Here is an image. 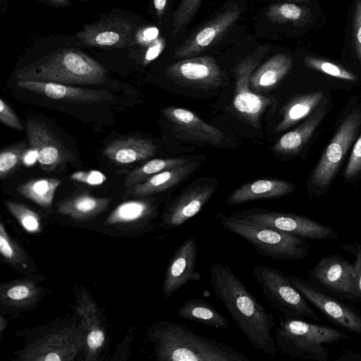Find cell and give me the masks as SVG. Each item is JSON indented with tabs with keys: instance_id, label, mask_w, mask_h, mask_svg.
Listing matches in <instances>:
<instances>
[{
	"instance_id": "obj_7",
	"label": "cell",
	"mask_w": 361,
	"mask_h": 361,
	"mask_svg": "<svg viewBox=\"0 0 361 361\" xmlns=\"http://www.w3.org/2000/svg\"><path fill=\"white\" fill-rule=\"evenodd\" d=\"M83 322L53 330L28 345L19 355L23 361H71L85 346Z\"/></svg>"
},
{
	"instance_id": "obj_6",
	"label": "cell",
	"mask_w": 361,
	"mask_h": 361,
	"mask_svg": "<svg viewBox=\"0 0 361 361\" xmlns=\"http://www.w3.org/2000/svg\"><path fill=\"white\" fill-rule=\"evenodd\" d=\"M251 271L266 300L284 318L316 322L322 321L310 302L282 271L264 264L255 265Z\"/></svg>"
},
{
	"instance_id": "obj_18",
	"label": "cell",
	"mask_w": 361,
	"mask_h": 361,
	"mask_svg": "<svg viewBox=\"0 0 361 361\" xmlns=\"http://www.w3.org/2000/svg\"><path fill=\"white\" fill-rule=\"evenodd\" d=\"M163 113L175 133L183 139L213 145L221 144L224 140V133L220 130L190 110L169 106L165 108Z\"/></svg>"
},
{
	"instance_id": "obj_22",
	"label": "cell",
	"mask_w": 361,
	"mask_h": 361,
	"mask_svg": "<svg viewBox=\"0 0 361 361\" xmlns=\"http://www.w3.org/2000/svg\"><path fill=\"white\" fill-rule=\"evenodd\" d=\"M294 190L295 186L287 181L260 179L237 188L228 197L226 204L235 205L258 199L279 197L291 193Z\"/></svg>"
},
{
	"instance_id": "obj_37",
	"label": "cell",
	"mask_w": 361,
	"mask_h": 361,
	"mask_svg": "<svg viewBox=\"0 0 361 361\" xmlns=\"http://www.w3.org/2000/svg\"><path fill=\"white\" fill-rule=\"evenodd\" d=\"M204 0H180L172 16V35L184 30L196 16Z\"/></svg>"
},
{
	"instance_id": "obj_2",
	"label": "cell",
	"mask_w": 361,
	"mask_h": 361,
	"mask_svg": "<svg viewBox=\"0 0 361 361\" xmlns=\"http://www.w3.org/2000/svg\"><path fill=\"white\" fill-rule=\"evenodd\" d=\"M154 355L159 361H250L235 348L197 334L185 325L162 320L148 329Z\"/></svg>"
},
{
	"instance_id": "obj_44",
	"label": "cell",
	"mask_w": 361,
	"mask_h": 361,
	"mask_svg": "<svg viewBox=\"0 0 361 361\" xmlns=\"http://www.w3.org/2000/svg\"><path fill=\"white\" fill-rule=\"evenodd\" d=\"M354 47L361 64V0H356L353 15Z\"/></svg>"
},
{
	"instance_id": "obj_39",
	"label": "cell",
	"mask_w": 361,
	"mask_h": 361,
	"mask_svg": "<svg viewBox=\"0 0 361 361\" xmlns=\"http://www.w3.org/2000/svg\"><path fill=\"white\" fill-rule=\"evenodd\" d=\"M26 150L24 143H19L3 149L0 153V178L4 179L22 162Z\"/></svg>"
},
{
	"instance_id": "obj_51",
	"label": "cell",
	"mask_w": 361,
	"mask_h": 361,
	"mask_svg": "<svg viewBox=\"0 0 361 361\" xmlns=\"http://www.w3.org/2000/svg\"><path fill=\"white\" fill-rule=\"evenodd\" d=\"M281 1H295V2H304V3H308L309 0H281Z\"/></svg>"
},
{
	"instance_id": "obj_16",
	"label": "cell",
	"mask_w": 361,
	"mask_h": 361,
	"mask_svg": "<svg viewBox=\"0 0 361 361\" xmlns=\"http://www.w3.org/2000/svg\"><path fill=\"white\" fill-rule=\"evenodd\" d=\"M240 15V10L234 6L219 13L175 49L174 59H185L203 51L222 36Z\"/></svg>"
},
{
	"instance_id": "obj_12",
	"label": "cell",
	"mask_w": 361,
	"mask_h": 361,
	"mask_svg": "<svg viewBox=\"0 0 361 361\" xmlns=\"http://www.w3.org/2000/svg\"><path fill=\"white\" fill-rule=\"evenodd\" d=\"M306 300L335 325L354 334H361V314L354 307L320 290L298 276L287 275Z\"/></svg>"
},
{
	"instance_id": "obj_31",
	"label": "cell",
	"mask_w": 361,
	"mask_h": 361,
	"mask_svg": "<svg viewBox=\"0 0 361 361\" xmlns=\"http://www.w3.org/2000/svg\"><path fill=\"white\" fill-rule=\"evenodd\" d=\"M40 293V288L34 281L17 280L1 286V302L9 307H23L34 304Z\"/></svg>"
},
{
	"instance_id": "obj_48",
	"label": "cell",
	"mask_w": 361,
	"mask_h": 361,
	"mask_svg": "<svg viewBox=\"0 0 361 361\" xmlns=\"http://www.w3.org/2000/svg\"><path fill=\"white\" fill-rule=\"evenodd\" d=\"M338 360H361V354L357 351L348 350Z\"/></svg>"
},
{
	"instance_id": "obj_3",
	"label": "cell",
	"mask_w": 361,
	"mask_h": 361,
	"mask_svg": "<svg viewBox=\"0 0 361 361\" xmlns=\"http://www.w3.org/2000/svg\"><path fill=\"white\" fill-rule=\"evenodd\" d=\"M106 76L102 65L75 49L56 50L16 72L18 80L66 85L101 84Z\"/></svg>"
},
{
	"instance_id": "obj_30",
	"label": "cell",
	"mask_w": 361,
	"mask_h": 361,
	"mask_svg": "<svg viewBox=\"0 0 361 361\" xmlns=\"http://www.w3.org/2000/svg\"><path fill=\"white\" fill-rule=\"evenodd\" d=\"M156 214L155 205L146 200H130L117 206L106 219L109 225L142 221L149 224Z\"/></svg>"
},
{
	"instance_id": "obj_26",
	"label": "cell",
	"mask_w": 361,
	"mask_h": 361,
	"mask_svg": "<svg viewBox=\"0 0 361 361\" xmlns=\"http://www.w3.org/2000/svg\"><path fill=\"white\" fill-rule=\"evenodd\" d=\"M196 168L195 163L188 162L163 171L130 187L129 194L133 197H145L163 192L178 184Z\"/></svg>"
},
{
	"instance_id": "obj_13",
	"label": "cell",
	"mask_w": 361,
	"mask_h": 361,
	"mask_svg": "<svg viewBox=\"0 0 361 361\" xmlns=\"http://www.w3.org/2000/svg\"><path fill=\"white\" fill-rule=\"evenodd\" d=\"M164 73L181 85L204 90L219 87L225 81L224 73L209 56L185 58L167 67Z\"/></svg>"
},
{
	"instance_id": "obj_45",
	"label": "cell",
	"mask_w": 361,
	"mask_h": 361,
	"mask_svg": "<svg viewBox=\"0 0 361 361\" xmlns=\"http://www.w3.org/2000/svg\"><path fill=\"white\" fill-rule=\"evenodd\" d=\"M165 47V42L163 39L157 38L148 49L145 56V64L155 59Z\"/></svg>"
},
{
	"instance_id": "obj_49",
	"label": "cell",
	"mask_w": 361,
	"mask_h": 361,
	"mask_svg": "<svg viewBox=\"0 0 361 361\" xmlns=\"http://www.w3.org/2000/svg\"><path fill=\"white\" fill-rule=\"evenodd\" d=\"M46 1L50 3L51 4L59 6H67L70 4V0H45ZM81 1H88V0H81Z\"/></svg>"
},
{
	"instance_id": "obj_29",
	"label": "cell",
	"mask_w": 361,
	"mask_h": 361,
	"mask_svg": "<svg viewBox=\"0 0 361 361\" xmlns=\"http://www.w3.org/2000/svg\"><path fill=\"white\" fill-rule=\"evenodd\" d=\"M110 198H101L83 193L72 196L58 204L60 214L75 219H86L103 212L109 204Z\"/></svg>"
},
{
	"instance_id": "obj_47",
	"label": "cell",
	"mask_w": 361,
	"mask_h": 361,
	"mask_svg": "<svg viewBox=\"0 0 361 361\" xmlns=\"http://www.w3.org/2000/svg\"><path fill=\"white\" fill-rule=\"evenodd\" d=\"M36 161H38L37 152L32 147L29 149H26L23 157V164L25 166H31L34 165Z\"/></svg>"
},
{
	"instance_id": "obj_42",
	"label": "cell",
	"mask_w": 361,
	"mask_h": 361,
	"mask_svg": "<svg viewBox=\"0 0 361 361\" xmlns=\"http://www.w3.org/2000/svg\"><path fill=\"white\" fill-rule=\"evenodd\" d=\"M361 171V134L352 150L346 166L345 176L351 178Z\"/></svg>"
},
{
	"instance_id": "obj_10",
	"label": "cell",
	"mask_w": 361,
	"mask_h": 361,
	"mask_svg": "<svg viewBox=\"0 0 361 361\" xmlns=\"http://www.w3.org/2000/svg\"><path fill=\"white\" fill-rule=\"evenodd\" d=\"M233 215L245 221L294 234L305 239L331 240L339 236L331 227L295 214L250 209Z\"/></svg>"
},
{
	"instance_id": "obj_20",
	"label": "cell",
	"mask_w": 361,
	"mask_h": 361,
	"mask_svg": "<svg viewBox=\"0 0 361 361\" xmlns=\"http://www.w3.org/2000/svg\"><path fill=\"white\" fill-rule=\"evenodd\" d=\"M214 192L212 186L187 190L168 204L161 216V224L168 229L178 228L196 216Z\"/></svg>"
},
{
	"instance_id": "obj_5",
	"label": "cell",
	"mask_w": 361,
	"mask_h": 361,
	"mask_svg": "<svg viewBox=\"0 0 361 361\" xmlns=\"http://www.w3.org/2000/svg\"><path fill=\"white\" fill-rule=\"evenodd\" d=\"M221 226L245 239L261 255L276 260H301L310 250L305 238L261 224L245 221L233 214H217Z\"/></svg>"
},
{
	"instance_id": "obj_50",
	"label": "cell",
	"mask_w": 361,
	"mask_h": 361,
	"mask_svg": "<svg viewBox=\"0 0 361 361\" xmlns=\"http://www.w3.org/2000/svg\"><path fill=\"white\" fill-rule=\"evenodd\" d=\"M7 321L1 316L0 318V334L1 336L4 333V330L6 326Z\"/></svg>"
},
{
	"instance_id": "obj_38",
	"label": "cell",
	"mask_w": 361,
	"mask_h": 361,
	"mask_svg": "<svg viewBox=\"0 0 361 361\" xmlns=\"http://www.w3.org/2000/svg\"><path fill=\"white\" fill-rule=\"evenodd\" d=\"M303 61L308 68L332 77L350 81L357 80V76L353 73L330 61L310 56H305Z\"/></svg>"
},
{
	"instance_id": "obj_24",
	"label": "cell",
	"mask_w": 361,
	"mask_h": 361,
	"mask_svg": "<svg viewBox=\"0 0 361 361\" xmlns=\"http://www.w3.org/2000/svg\"><path fill=\"white\" fill-rule=\"evenodd\" d=\"M156 149V145L148 139L130 137L112 142L104 152L116 164H129L152 157Z\"/></svg>"
},
{
	"instance_id": "obj_28",
	"label": "cell",
	"mask_w": 361,
	"mask_h": 361,
	"mask_svg": "<svg viewBox=\"0 0 361 361\" xmlns=\"http://www.w3.org/2000/svg\"><path fill=\"white\" fill-rule=\"evenodd\" d=\"M324 99L321 91L310 92L298 96L286 105L283 110V117L276 126L274 132L281 133L309 116Z\"/></svg>"
},
{
	"instance_id": "obj_8",
	"label": "cell",
	"mask_w": 361,
	"mask_h": 361,
	"mask_svg": "<svg viewBox=\"0 0 361 361\" xmlns=\"http://www.w3.org/2000/svg\"><path fill=\"white\" fill-rule=\"evenodd\" d=\"M82 44L102 48H126L138 39V27L130 17L111 14L85 24L76 34Z\"/></svg>"
},
{
	"instance_id": "obj_32",
	"label": "cell",
	"mask_w": 361,
	"mask_h": 361,
	"mask_svg": "<svg viewBox=\"0 0 361 361\" xmlns=\"http://www.w3.org/2000/svg\"><path fill=\"white\" fill-rule=\"evenodd\" d=\"M61 181L55 178H42L29 180L19 185L18 192L43 208L51 206Z\"/></svg>"
},
{
	"instance_id": "obj_17",
	"label": "cell",
	"mask_w": 361,
	"mask_h": 361,
	"mask_svg": "<svg viewBox=\"0 0 361 361\" xmlns=\"http://www.w3.org/2000/svg\"><path fill=\"white\" fill-rule=\"evenodd\" d=\"M27 136L30 147L37 153L38 162L46 170H52L74 157L44 124L28 120L26 124Z\"/></svg>"
},
{
	"instance_id": "obj_33",
	"label": "cell",
	"mask_w": 361,
	"mask_h": 361,
	"mask_svg": "<svg viewBox=\"0 0 361 361\" xmlns=\"http://www.w3.org/2000/svg\"><path fill=\"white\" fill-rule=\"evenodd\" d=\"M189 162L188 159L183 158L154 159L149 161L142 166L130 172L125 180V186L130 188L145 181L151 176L176 166Z\"/></svg>"
},
{
	"instance_id": "obj_36",
	"label": "cell",
	"mask_w": 361,
	"mask_h": 361,
	"mask_svg": "<svg viewBox=\"0 0 361 361\" xmlns=\"http://www.w3.org/2000/svg\"><path fill=\"white\" fill-rule=\"evenodd\" d=\"M5 204L10 213L27 232L30 233L40 232L41 219L35 211L23 204L11 200H6Z\"/></svg>"
},
{
	"instance_id": "obj_23",
	"label": "cell",
	"mask_w": 361,
	"mask_h": 361,
	"mask_svg": "<svg viewBox=\"0 0 361 361\" xmlns=\"http://www.w3.org/2000/svg\"><path fill=\"white\" fill-rule=\"evenodd\" d=\"M292 67L289 54H278L255 69L250 78V87L259 94L275 87L287 75Z\"/></svg>"
},
{
	"instance_id": "obj_46",
	"label": "cell",
	"mask_w": 361,
	"mask_h": 361,
	"mask_svg": "<svg viewBox=\"0 0 361 361\" xmlns=\"http://www.w3.org/2000/svg\"><path fill=\"white\" fill-rule=\"evenodd\" d=\"M173 0H153L154 8L159 18H161L172 4Z\"/></svg>"
},
{
	"instance_id": "obj_43",
	"label": "cell",
	"mask_w": 361,
	"mask_h": 361,
	"mask_svg": "<svg viewBox=\"0 0 361 361\" xmlns=\"http://www.w3.org/2000/svg\"><path fill=\"white\" fill-rule=\"evenodd\" d=\"M0 121L4 125L16 129L22 130L23 126L13 109L2 99H0Z\"/></svg>"
},
{
	"instance_id": "obj_41",
	"label": "cell",
	"mask_w": 361,
	"mask_h": 361,
	"mask_svg": "<svg viewBox=\"0 0 361 361\" xmlns=\"http://www.w3.org/2000/svg\"><path fill=\"white\" fill-rule=\"evenodd\" d=\"M71 178L91 186L100 185L106 180V176L97 170L76 171L71 176Z\"/></svg>"
},
{
	"instance_id": "obj_14",
	"label": "cell",
	"mask_w": 361,
	"mask_h": 361,
	"mask_svg": "<svg viewBox=\"0 0 361 361\" xmlns=\"http://www.w3.org/2000/svg\"><path fill=\"white\" fill-rule=\"evenodd\" d=\"M311 282L340 297L357 302L353 264L338 255L322 258L309 272Z\"/></svg>"
},
{
	"instance_id": "obj_25",
	"label": "cell",
	"mask_w": 361,
	"mask_h": 361,
	"mask_svg": "<svg viewBox=\"0 0 361 361\" xmlns=\"http://www.w3.org/2000/svg\"><path fill=\"white\" fill-rule=\"evenodd\" d=\"M326 99L321 102L302 124L282 135L273 146L272 149L281 154L298 152L322 121L326 111Z\"/></svg>"
},
{
	"instance_id": "obj_35",
	"label": "cell",
	"mask_w": 361,
	"mask_h": 361,
	"mask_svg": "<svg viewBox=\"0 0 361 361\" xmlns=\"http://www.w3.org/2000/svg\"><path fill=\"white\" fill-rule=\"evenodd\" d=\"M0 252L3 258L12 265L27 268V258L23 250L9 236L3 224H0Z\"/></svg>"
},
{
	"instance_id": "obj_40",
	"label": "cell",
	"mask_w": 361,
	"mask_h": 361,
	"mask_svg": "<svg viewBox=\"0 0 361 361\" xmlns=\"http://www.w3.org/2000/svg\"><path fill=\"white\" fill-rule=\"evenodd\" d=\"M355 255V260L353 264V279L357 294V302H361V245L355 243L343 248Z\"/></svg>"
},
{
	"instance_id": "obj_34",
	"label": "cell",
	"mask_w": 361,
	"mask_h": 361,
	"mask_svg": "<svg viewBox=\"0 0 361 361\" xmlns=\"http://www.w3.org/2000/svg\"><path fill=\"white\" fill-rule=\"evenodd\" d=\"M267 16L271 21L278 23H302L308 16L309 10L291 3L276 4L267 11Z\"/></svg>"
},
{
	"instance_id": "obj_27",
	"label": "cell",
	"mask_w": 361,
	"mask_h": 361,
	"mask_svg": "<svg viewBox=\"0 0 361 361\" xmlns=\"http://www.w3.org/2000/svg\"><path fill=\"white\" fill-rule=\"evenodd\" d=\"M176 316L216 329H228L227 319L208 302L200 298L188 300L176 311Z\"/></svg>"
},
{
	"instance_id": "obj_9",
	"label": "cell",
	"mask_w": 361,
	"mask_h": 361,
	"mask_svg": "<svg viewBox=\"0 0 361 361\" xmlns=\"http://www.w3.org/2000/svg\"><path fill=\"white\" fill-rule=\"evenodd\" d=\"M268 49L267 46H260L254 53L240 61L234 68L235 85L233 105L237 113L255 128L259 125L261 116L273 101L252 92L249 85L250 78Z\"/></svg>"
},
{
	"instance_id": "obj_4",
	"label": "cell",
	"mask_w": 361,
	"mask_h": 361,
	"mask_svg": "<svg viewBox=\"0 0 361 361\" xmlns=\"http://www.w3.org/2000/svg\"><path fill=\"white\" fill-rule=\"evenodd\" d=\"M350 338L347 334L308 320L285 318L276 327L274 339L277 348L291 357L328 361L327 345Z\"/></svg>"
},
{
	"instance_id": "obj_15",
	"label": "cell",
	"mask_w": 361,
	"mask_h": 361,
	"mask_svg": "<svg viewBox=\"0 0 361 361\" xmlns=\"http://www.w3.org/2000/svg\"><path fill=\"white\" fill-rule=\"evenodd\" d=\"M197 252V240L193 236L187 238L175 250L164 274L162 293L165 299L186 283L201 279L196 269Z\"/></svg>"
},
{
	"instance_id": "obj_11",
	"label": "cell",
	"mask_w": 361,
	"mask_h": 361,
	"mask_svg": "<svg viewBox=\"0 0 361 361\" xmlns=\"http://www.w3.org/2000/svg\"><path fill=\"white\" fill-rule=\"evenodd\" d=\"M361 125V111H352L343 121L312 176L317 187H326L334 177Z\"/></svg>"
},
{
	"instance_id": "obj_19",
	"label": "cell",
	"mask_w": 361,
	"mask_h": 361,
	"mask_svg": "<svg viewBox=\"0 0 361 361\" xmlns=\"http://www.w3.org/2000/svg\"><path fill=\"white\" fill-rule=\"evenodd\" d=\"M22 89L51 99L75 104H92L114 100V96L106 90H88L66 84L18 80Z\"/></svg>"
},
{
	"instance_id": "obj_1",
	"label": "cell",
	"mask_w": 361,
	"mask_h": 361,
	"mask_svg": "<svg viewBox=\"0 0 361 361\" xmlns=\"http://www.w3.org/2000/svg\"><path fill=\"white\" fill-rule=\"evenodd\" d=\"M210 283L244 336L259 352L274 357L277 346L272 330L276 320L272 312L248 290L244 283L225 263L209 267Z\"/></svg>"
},
{
	"instance_id": "obj_21",
	"label": "cell",
	"mask_w": 361,
	"mask_h": 361,
	"mask_svg": "<svg viewBox=\"0 0 361 361\" xmlns=\"http://www.w3.org/2000/svg\"><path fill=\"white\" fill-rule=\"evenodd\" d=\"M86 331L85 360H95L106 341L96 304L86 290L80 289L76 293L75 307Z\"/></svg>"
}]
</instances>
